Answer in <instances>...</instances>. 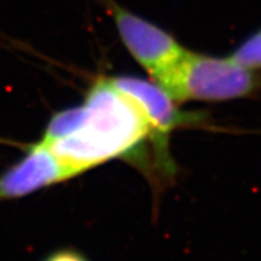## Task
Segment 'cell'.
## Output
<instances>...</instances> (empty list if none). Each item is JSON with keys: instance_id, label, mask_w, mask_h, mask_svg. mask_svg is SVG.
<instances>
[{"instance_id": "obj_1", "label": "cell", "mask_w": 261, "mask_h": 261, "mask_svg": "<svg viewBox=\"0 0 261 261\" xmlns=\"http://www.w3.org/2000/svg\"><path fill=\"white\" fill-rule=\"evenodd\" d=\"M83 116L70 135L42 143L80 174L112 160L122 159L151 167V129L139 108L112 83L94 81L81 104ZM152 160V159H151Z\"/></svg>"}, {"instance_id": "obj_2", "label": "cell", "mask_w": 261, "mask_h": 261, "mask_svg": "<svg viewBox=\"0 0 261 261\" xmlns=\"http://www.w3.org/2000/svg\"><path fill=\"white\" fill-rule=\"evenodd\" d=\"M177 103L227 102L261 91V75L233 58L187 50L154 80Z\"/></svg>"}, {"instance_id": "obj_3", "label": "cell", "mask_w": 261, "mask_h": 261, "mask_svg": "<svg viewBox=\"0 0 261 261\" xmlns=\"http://www.w3.org/2000/svg\"><path fill=\"white\" fill-rule=\"evenodd\" d=\"M110 80L135 102L148 121L151 129L150 148L152 150L155 169L162 177L173 175L174 165L168 150L169 137L180 127L197 125L203 121V114L181 110L177 102L154 81L129 75L114 76Z\"/></svg>"}, {"instance_id": "obj_4", "label": "cell", "mask_w": 261, "mask_h": 261, "mask_svg": "<svg viewBox=\"0 0 261 261\" xmlns=\"http://www.w3.org/2000/svg\"><path fill=\"white\" fill-rule=\"evenodd\" d=\"M98 2L115 24L126 50L152 81L187 51L171 33L126 9L116 0Z\"/></svg>"}, {"instance_id": "obj_5", "label": "cell", "mask_w": 261, "mask_h": 261, "mask_svg": "<svg viewBox=\"0 0 261 261\" xmlns=\"http://www.w3.org/2000/svg\"><path fill=\"white\" fill-rule=\"evenodd\" d=\"M79 175L69 165L38 142L21 161L0 175V200L23 197Z\"/></svg>"}, {"instance_id": "obj_6", "label": "cell", "mask_w": 261, "mask_h": 261, "mask_svg": "<svg viewBox=\"0 0 261 261\" xmlns=\"http://www.w3.org/2000/svg\"><path fill=\"white\" fill-rule=\"evenodd\" d=\"M231 58L252 70H261V28L238 45Z\"/></svg>"}, {"instance_id": "obj_7", "label": "cell", "mask_w": 261, "mask_h": 261, "mask_svg": "<svg viewBox=\"0 0 261 261\" xmlns=\"http://www.w3.org/2000/svg\"><path fill=\"white\" fill-rule=\"evenodd\" d=\"M42 261H90L85 254L73 248H63L55 250L44 257Z\"/></svg>"}]
</instances>
